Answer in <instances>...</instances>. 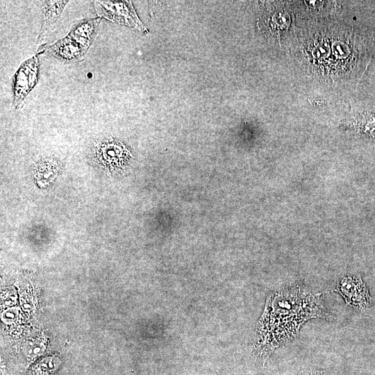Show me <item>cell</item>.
<instances>
[{"label": "cell", "mask_w": 375, "mask_h": 375, "mask_svg": "<svg viewBox=\"0 0 375 375\" xmlns=\"http://www.w3.org/2000/svg\"><path fill=\"white\" fill-rule=\"evenodd\" d=\"M322 294L297 283L268 295L252 342V354L263 366L276 349L298 338L302 325L307 321L335 319V315L325 306Z\"/></svg>", "instance_id": "6da1fadb"}, {"label": "cell", "mask_w": 375, "mask_h": 375, "mask_svg": "<svg viewBox=\"0 0 375 375\" xmlns=\"http://www.w3.org/2000/svg\"><path fill=\"white\" fill-rule=\"evenodd\" d=\"M347 306L364 312L372 305L369 289L360 275H346L338 281L334 290Z\"/></svg>", "instance_id": "7a4b0ae2"}, {"label": "cell", "mask_w": 375, "mask_h": 375, "mask_svg": "<svg viewBox=\"0 0 375 375\" xmlns=\"http://www.w3.org/2000/svg\"><path fill=\"white\" fill-rule=\"evenodd\" d=\"M97 15L114 22L145 31L138 17L132 4L124 1H94Z\"/></svg>", "instance_id": "3957f363"}, {"label": "cell", "mask_w": 375, "mask_h": 375, "mask_svg": "<svg viewBox=\"0 0 375 375\" xmlns=\"http://www.w3.org/2000/svg\"><path fill=\"white\" fill-rule=\"evenodd\" d=\"M39 66L36 56L24 62L15 73L12 81L13 106L18 108L36 85Z\"/></svg>", "instance_id": "277c9868"}, {"label": "cell", "mask_w": 375, "mask_h": 375, "mask_svg": "<svg viewBox=\"0 0 375 375\" xmlns=\"http://www.w3.org/2000/svg\"><path fill=\"white\" fill-rule=\"evenodd\" d=\"M49 49L52 55L65 61L80 59L88 50V48L69 35L51 45Z\"/></svg>", "instance_id": "5b68a950"}, {"label": "cell", "mask_w": 375, "mask_h": 375, "mask_svg": "<svg viewBox=\"0 0 375 375\" xmlns=\"http://www.w3.org/2000/svg\"><path fill=\"white\" fill-rule=\"evenodd\" d=\"M98 22L97 19L81 21L74 26L67 35L88 49L97 33Z\"/></svg>", "instance_id": "8992f818"}, {"label": "cell", "mask_w": 375, "mask_h": 375, "mask_svg": "<svg viewBox=\"0 0 375 375\" xmlns=\"http://www.w3.org/2000/svg\"><path fill=\"white\" fill-rule=\"evenodd\" d=\"M67 1H46L43 3V20L39 38L58 19Z\"/></svg>", "instance_id": "52a82bcc"}, {"label": "cell", "mask_w": 375, "mask_h": 375, "mask_svg": "<svg viewBox=\"0 0 375 375\" xmlns=\"http://www.w3.org/2000/svg\"><path fill=\"white\" fill-rule=\"evenodd\" d=\"M297 375H331L326 369L308 368L300 371Z\"/></svg>", "instance_id": "ba28073f"}]
</instances>
